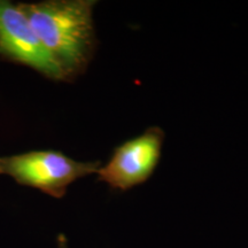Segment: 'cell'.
Masks as SVG:
<instances>
[{
    "mask_svg": "<svg viewBox=\"0 0 248 248\" xmlns=\"http://www.w3.org/2000/svg\"><path fill=\"white\" fill-rule=\"evenodd\" d=\"M100 161H77L59 151H32L0 157V173L53 198L66 194L68 186L97 173Z\"/></svg>",
    "mask_w": 248,
    "mask_h": 248,
    "instance_id": "7a4b0ae2",
    "label": "cell"
},
{
    "mask_svg": "<svg viewBox=\"0 0 248 248\" xmlns=\"http://www.w3.org/2000/svg\"><path fill=\"white\" fill-rule=\"evenodd\" d=\"M164 137L166 133L160 126H151L122 142L98 170V179L120 191H128L148 181L160 163Z\"/></svg>",
    "mask_w": 248,
    "mask_h": 248,
    "instance_id": "3957f363",
    "label": "cell"
},
{
    "mask_svg": "<svg viewBox=\"0 0 248 248\" xmlns=\"http://www.w3.org/2000/svg\"><path fill=\"white\" fill-rule=\"evenodd\" d=\"M0 54L54 80H66L18 5L0 1Z\"/></svg>",
    "mask_w": 248,
    "mask_h": 248,
    "instance_id": "277c9868",
    "label": "cell"
},
{
    "mask_svg": "<svg viewBox=\"0 0 248 248\" xmlns=\"http://www.w3.org/2000/svg\"><path fill=\"white\" fill-rule=\"evenodd\" d=\"M92 0H47L18 4L66 80L88 69L97 49Z\"/></svg>",
    "mask_w": 248,
    "mask_h": 248,
    "instance_id": "6da1fadb",
    "label": "cell"
},
{
    "mask_svg": "<svg viewBox=\"0 0 248 248\" xmlns=\"http://www.w3.org/2000/svg\"><path fill=\"white\" fill-rule=\"evenodd\" d=\"M59 247L58 248H68L67 246V240H66V237L64 235H60L59 237Z\"/></svg>",
    "mask_w": 248,
    "mask_h": 248,
    "instance_id": "5b68a950",
    "label": "cell"
}]
</instances>
